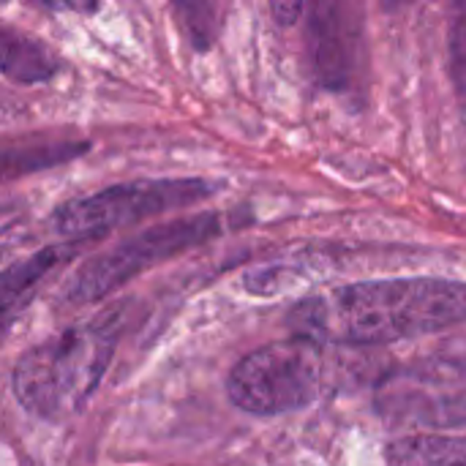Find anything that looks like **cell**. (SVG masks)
<instances>
[{
  "instance_id": "6da1fadb",
  "label": "cell",
  "mask_w": 466,
  "mask_h": 466,
  "mask_svg": "<svg viewBox=\"0 0 466 466\" xmlns=\"http://www.w3.org/2000/svg\"><path fill=\"white\" fill-rule=\"evenodd\" d=\"M287 322L319 347L396 344L464 325L466 284L434 276L344 284L303 298Z\"/></svg>"
},
{
  "instance_id": "7a4b0ae2",
  "label": "cell",
  "mask_w": 466,
  "mask_h": 466,
  "mask_svg": "<svg viewBox=\"0 0 466 466\" xmlns=\"http://www.w3.org/2000/svg\"><path fill=\"white\" fill-rule=\"evenodd\" d=\"M115 347L117 328L109 322L60 330L16 360L11 371L16 401L41 420L71 418L104 380Z\"/></svg>"
},
{
  "instance_id": "3957f363",
  "label": "cell",
  "mask_w": 466,
  "mask_h": 466,
  "mask_svg": "<svg viewBox=\"0 0 466 466\" xmlns=\"http://www.w3.org/2000/svg\"><path fill=\"white\" fill-rule=\"evenodd\" d=\"M227 229L224 213H199V216H186V218H172L161 221L112 248H104L101 254L87 257L63 284L60 289V303L63 306H87L96 303L131 279L142 276L145 270L180 257L216 235Z\"/></svg>"
},
{
  "instance_id": "277c9868",
  "label": "cell",
  "mask_w": 466,
  "mask_h": 466,
  "mask_svg": "<svg viewBox=\"0 0 466 466\" xmlns=\"http://www.w3.org/2000/svg\"><path fill=\"white\" fill-rule=\"evenodd\" d=\"M325 347L289 336L240 358L227 377V393L238 410L276 418L314 404L325 388Z\"/></svg>"
},
{
  "instance_id": "5b68a950",
  "label": "cell",
  "mask_w": 466,
  "mask_h": 466,
  "mask_svg": "<svg viewBox=\"0 0 466 466\" xmlns=\"http://www.w3.org/2000/svg\"><path fill=\"white\" fill-rule=\"evenodd\" d=\"M374 410L393 429L437 434L466 429V355H437L388 371Z\"/></svg>"
},
{
  "instance_id": "8992f818",
  "label": "cell",
  "mask_w": 466,
  "mask_h": 466,
  "mask_svg": "<svg viewBox=\"0 0 466 466\" xmlns=\"http://www.w3.org/2000/svg\"><path fill=\"white\" fill-rule=\"evenodd\" d=\"M218 191V183L199 177H158L117 183L90 197L63 202L52 213V229L66 240H98L106 232L145 218L186 210Z\"/></svg>"
},
{
  "instance_id": "52a82bcc",
  "label": "cell",
  "mask_w": 466,
  "mask_h": 466,
  "mask_svg": "<svg viewBox=\"0 0 466 466\" xmlns=\"http://www.w3.org/2000/svg\"><path fill=\"white\" fill-rule=\"evenodd\" d=\"M306 49L319 87L355 90L366 66V25L358 3L322 0L309 5Z\"/></svg>"
},
{
  "instance_id": "ba28073f",
  "label": "cell",
  "mask_w": 466,
  "mask_h": 466,
  "mask_svg": "<svg viewBox=\"0 0 466 466\" xmlns=\"http://www.w3.org/2000/svg\"><path fill=\"white\" fill-rule=\"evenodd\" d=\"M85 150H90V142L66 137H27L0 142V186L41 169L60 167L71 158H79Z\"/></svg>"
},
{
  "instance_id": "9c48e42d",
  "label": "cell",
  "mask_w": 466,
  "mask_h": 466,
  "mask_svg": "<svg viewBox=\"0 0 466 466\" xmlns=\"http://www.w3.org/2000/svg\"><path fill=\"white\" fill-rule=\"evenodd\" d=\"M60 71L57 55L38 38L0 25V79L14 85L49 82Z\"/></svg>"
},
{
  "instance_id": "30bf717a",
  "label": "cell",
  "mask_w": 466,
  "mask_h": 466,
  "mask_svg": "<svg viewBox=\"0 0 466 466\" xmlns=\"http://www.w3.org/2000/svg\"><path fill=\"white\" fill-rule=\"evenodd\" d=\"M385 466H466L464 434H404L385 445Z\"/></svg>"
},
{
  "instance_id": "8fae6325",
  "label": "cell",
  "mask_w": 466,
  "mask_h": 466,
  "mask_svg": "<svg viewBox=\"0 0 466 466\" xmlns=\"http://www.w3.org/2000/svg\"><path fill=\"white\" fill-rule=\"evenodd\" d=\"M448 74L459 98V106L466 112V3L451 8L448 22Z\"/></svg>"
},
{
  "instance_id": "7c38bea8",
  "label": "cell",
  "mask_w": 466,
  "mask_h": 466,
  "mask_svg": "<svg viewBox=\"0 0 466 466\" xmlns=\"http://www.w3.org/2000/svg\"><path fill=\"white\" fill-rule=\"evenodd\" d=\"M22 246H25V232L19 227L0 229V270L22 254Z\"/></svg>"
},
{
  "instance_id": "4fadbf2b",
  "label": "cell",
  "mask_w": 466,
  "mask_h": 466,
  "mask_svg": "<svg viewBox=\"0 0 466 466\" xmlns=\"http://www.w3.org/2000/svg\"><path fill=\"white\" fill-rule=\"evenodd\" d=\"M270 11H273V16H276L279 25L289 27V25L300 22V16L309 11V5H303V3H273Z\"/></svg>"
},
{
  "instance_id": "5bb4252c",
  "label": "cell",
  "mask_w": 466,
  "mask_h": 466,
  "mask_svg": "<svg viewBox=\"0 0 466 466\" xmlns=\"http://www.w3.org/2000/svg\"><path fill=\"white\" fill-rule=\"evenodd\" d=\"M19 115H22V106H19L8 93H3V90H0V126H5V123L16 120Z\"/></svg>"
}]
</instances>
